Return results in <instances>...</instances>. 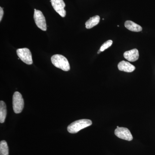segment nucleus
I'll use <instances>...</instances> for the list:
<instances>
[{
    "mask_svg": "<svg viewBox=\"0 0 155 155\" xmlns=\"http://www.w3.org/2000/svg\"><path fill=\"white\" fill-rule=\"evenodd\" d=\"M92 124V122L89 119H80V120L75 121L70 124L67 127V130L69 133H76L81 129L90 126Z\"/></svg>",
    "mask_w": 155,
    "mask_h": 155,
    "instance_id": "obj_1",
    "label": "nucleus"
},
{
    "mask_svg": "<svg viewBox=\"0 0 155 155\" xmlns=\"http://www.w3.org/2000/svg\"><path fill=\"white\" fill-rule=\"evenodd\" d=\"M52 63L55 67L64 71L70 70V65L68 60L64 56L60 54H55L51 58Z\"/></svg>",
    "mask_w": 155,
    "mask_h": 155,
    "instance_id": "obj_2",
    "label": "nucleus"
},
{
    "mask_svg": "<svg viewBox=\"0 0 155 155\" xmlns=\"http://www.w3.org/2000/svg\"><path fill=\"white\" fill-rule=\"evenodd\" d=\"M24 105V100L22 95L19 92H15L13 97V107L14 113L16 114L21 113Z\"/></svg>",
    "mask_w": 155,
    "mask_h": 155,
    "instance_id": "obj_3",
    "label": "nucleus"
},
{
    "mask_svg": "<svg viewBox=\"0 0 155 155\" xmlns=\"http://www.w3.org/2000/svg\"><path fill=\"white\" fill-rule=\"evenodd\" d=\"M17 54L19 59L28 65L33 64L32 55L30 50L27 48L18 49L17 50Z\"/></svg>",
    "mask_w": 155,
    "mask_h": 155,
    "instance_id": "obj_4",
    "label": "nucleus"
},
{
    "mask_svg": "<svg viewBox=\"0 0 155 155\" xmlns=\"http://www.w3.org/2000/svg\"><path fill=\"white\" fill-rule=\"evenodd\" d=\"M34 19L38 28L44 31L47 30V27L45 18L41 11L35 9Z\"/></svg>",
    "mask_w": 155,
    "mask_h": 155,
    "instance_id": "obj_5",
    "label": "nucleus"
},
{
    "mask_svg": "<svg viewBox=\"0 0 155 155\" xmlns=\"http://www.w3.org/2000/svg\"><path fill=\"white\" fill-rule=\"evenodd\" d=\"M115 134L119 138L127 141H131L133 139V136L130 130L126 127H118L115 130Z\"/></svg>",
    "mask_w": 155,
    "mask_h": 155,
    "instance_id": "obj_6",
    "label": "nucleus"
},
{
    "mask_svg": "<svg viewBox=\"0 0 155 155\" xmlns=\"http://www.w3.org/2000/svg\"><path fill=\"white\" fill-rule=\"evenodd\" d=\"M52 6L55 11L61 17H64L66 15V11L64 9L65 4L63 0H51Z\"/></svg>",
    "mask_w": 155,
    "mask_h": 155,
    "instance_id": "obj_7",
    "label": "nucleus"
},
{
    "mask_svg": "<svg viewBox=\"0 0 155 155\" xmlns=\"http://www.w3.org/2000/svg\"><path fill=\"white\" fill-rule=\"evenodd\" d=\"M138 51L137 49L130 50L125 52L124 54V57L125 59L130 62H135L139 58Z\"/></svg>",
    "mask_w": 155,
    "mask_h": 155,
    "instance_id": "obj_8",
    "label": "nucleus"
},
{
    "mask_svg": "<svg viewBox=\"0 0 155 155\" xmlns=\"http://www.w3.org/2000/svg\"><path fill=\"white\" fill-rule=\"evenodd\" d=\"M118 69L120 71L127 72H133L135 69V67L129 62L122 61L118 64Z\"/></svg>",
    "mask_w": 155,
    "mask_h": 155,
    "instance_id": "obj_9",
    "label": "nucleus"
},
{
    "mask_svg": "<svg viewBox=\"0 0 155 155\" xmlns=\"http://www.w3.org/2000/svg\"><path fill=\"white\" fill-rule=\"evenodd\" d=\"M125 26L128 30L132 31L139 32L142 30V28L140 25L130 20H127L125 22Z\"/></svg>",
    "mask_w": 155,
    "mask_h": 155,
    "instance_id": "obj_10",
    "label": "nucleus"
},
{
    "mask_svg": "<svg viewBox=\"0 0 155 155\" xmlns=\"http://www.w3.org/2000/svg\"><path fill=\"white\" fill-rule=\"evenodd\" d=\"M100 20V17L97 15L91 17L85 22L86 28L87 29L92 28L99 23Z\"/></svg>",
    "mask_w": 155,
    "mask_h": 155,
    "instance_id": "obj_11",
    "label": "nucleus"
},
{
    "mask_svg": "<svg viewBox=\"0 0 155 155\" xmlns=\"http://www.w3.org/2000/svg\"><path fill=\"white\" fill-rule=\"evenodd\" d=\"M7 116V107L5 103L3 101H0V122L3 123L5 120Z\"/></svg>",
    "mask_w": 155,
    "mask_h": 155,
    "instance_id": "obj_12",
    "label": "nucleus"
},
{
    "mask_svg": "<svg viewBox=\"0 0 155 155\" xmlns=\"http://www.w3.org/2000/svg\"><path fill=\"white\" fill-rule=\"evenodd\" d=\"M0 155H9L8 147L5 140H2L0 143Z\"/></svg>",
    "mask_w": 155,
    "mask_h": 155,
    "instance_id": "obj_13",
    "label": "nucleus"
},
{
    "mask_svg": "<svg viewBox=\"0 0 155 155\" xmlns=\"http://www.w3.org/2000/svg\"><path fill=\"white\" fill-rule=\"evenodd\" d=\"M113 41L111 40H108L107 41L105 42L102 45L101 47L100 48V51L101 52L104 51H105V50L107 49L110 48V47L112 45V44H113Z\"/></svg>",
    "mask_w": 155,
    "mask_h": 155,
    "instance_id": "obj_14",
    "label": "nucleus"
},
{
    "mask_svg": "<svg viewBox=\"0 0 155 155\" xmlns=\"http://www.w3.org/2000/svg\"><path fill=\"white\" fill-rule=\"evenodd\" d=\"M4 15V11L2 7H0V21H2V17Z\"/></svg>",
    "mask_w": 155,
    "mask_h": 155,
    "instance_id": "obj_15",
    "label": "nucleus"
},
{
    "mask_svg": "<svg viewBox=\"0 0 155 155\" xmlns=\"http://www.w3.org/2000/svg\"><path fill=\"white\" fill-rule=\"evenodd\" d=\"M101 52V51L99 50V51H98L97 54H99Z\"/></svg>",
    "mask_w": 155,
    "mask_h": 155,
    "instance_id": "obj_16",
    "label": "nucleus"
},
{
    "mask_svg": "<svg viewBox=\"0 0 155 155\" xmlns=\"http://www.w3.org/2000/svg\"><path fill=\"white\" fill-rule=\"evenodd\" d=\"M119 127V126H117V128H118V127Z\"/></svg>",
    "mask_w": 155,
    "mask_h": 155,
    "instance_id": "obj_17",
    "label": "nucleus"
}]
</instances>
